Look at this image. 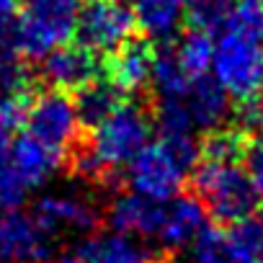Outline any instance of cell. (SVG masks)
<instances>
[{"label": "cell", "instance_id": "1", "mask_svg": "<svg viewBox=\"0 0 263 263\" xmlns=\"http://www.w3.org/2000/svg\"><path fill=\"white\" fill-rule=\"evenodd\" d=\"M194 189L206 214H212L222 224H232L253 214L260 201L248 171L237 160H196Z\"/></svg>", "mask_w": 263, "mask_h": 263}, {"label": "cell", "instance_id": "2", "mask_svg": "<svg viewBox=\"0 0 263 263\" xmlns=\"http://www.w3.org/2000/svg\"><path fill=\"white\" fill-rule=\"evenodd\" d=\"M150 142V119L140 106H116L103 121L93 126V137L85 145L96 165L103 176L114 173L116 168H126V163L135 158Z\"/></svg>", "mask_w": 263, "mask_h": 263}, {"label": "cell", "instance_id": "3", "mask_svg": "<svg viewBox=\"0 0 263 263\" xmlns=\"http://www.w3.org/2000/svg\"><path fill=\"white\" fill-rule=\"evenodd\" d=\"M212 75L230 93V98L248 101L260 90L263 75V39L237 29H222L212 49Z\"/></svg>", "mask_w": 263, "mask_h": 263}, {"label": "cell", "instance_id": "4", "mask_svg": "<svg viewBox=\"0 0 263 263\" xmlns=\"http://www.w3.org/2000/svg\"><path fill=\"white\" fill-rule=\"evenodd\" d=\"M78 0H26L16 18V49L29 60H42L75 34Z\"/></svg>", "mask_w": 263, "mask_h": 263}, {"label": "cell", "instance_id": "5", "mask_svg": "<svg viewBox=\"0 0 263 263\" xmlns=\"http://www.w3.org/2000/svg\"><path fill=\"white\" fill-rule=\"evenodd\" d=\"M191 248V263H260L263 217L248 214L227 227H204Z\"/></svg>", "mask_w": 263, "mask_h": 263}, {"label": "cell", "instance_id": "6", "mask_svg": "<svg viewBox=\"0 0 263 263\" xmlns=\"http://www.w3.org/2000/svg\"><path fill=\"white\" fill-rule=\"evenodd\" d=\"M189 171L191 168L158 140V142H147L126 163V183L132 191L142 196L168 201L176 194H181Z\"/></svg>", "mask_w": 263, "mask_h": 263}, {"label": "cell", "instance_id": "7", "mask_svg": "<svg viewBox=\"0 0 263 263\" xmlns=\"http://www.w3.org/2000/svg\"><path fill=\"white\" fill-rule=\"evenodd\" d=\"M24 124H26L31 137L42 140L44 145H49L60 153L70 150L78 142V135L83 129L72 98L57 88L39 93L26 106Z\"/></svg>", "mask_w": 263, "mask_h": 263}, {"label": "cell", "instance_id": "8", "mask_svg": "<svg viewBox=\"0 0 263 263\" xmlns=\"http://www.w3.org/2000/svg\"><path fill=\"white\" fill-rule=\"evenodd\" d=\"M78 44L93 54H111L135 34V18L121 0H90L78 11Z\"/></svg>", "mask_w": 263, "mask_h": 263}, {"label": "cell", "instance_id": "9", "mask_svg": "<svg viewBox=\"0 0 263 263\" xmlns=\"http://www.w3.org/2000/svg\"><path fill=\"white\" fill-rule=\"evenodd\" d=\"M52 253V232L34 212L0 209V263H44Z\"/></svg>", "mask_w": 263, "mask_h": 263}, {"label": "cell", "instance_id": "10", "mask_svg": "<svg viewBox=\"0 0 263 263\" xmlns=\"http://www.w3.org/2000/svg\"><path fill=\"white\" fill-rule=\"evenodd\" d=\"M163 212H165V201L129 191L116 196L114 204L108 206V224L111 230L135 235L140 240H158L163 227Z\"/></svg>", "mask_w": 263, "mask_h": 263}, {"label": "cell", "instance_id": "11", "mask_svg": "<svg viewBox=\"0 0 263 263\" xmlns=\"http://www.w3.org/2000/svg\"><path fill=\"white\" fill-rule=\"evenodd\" d=\"M98 75V60L83 44H60L42 57V78L49 88L78 90Z\"/></svg>", "mask_w": 263, "mask_h": 263}, {"label": "cell", "instance_id": "12", "mask_svg": "<svg viewBox=\"0 0 263 263\" xmlns=\"http://www.w3.org/2000/svg\"><path fill=\"white\" fill-rule=\"evenodd\" d=\"M36 219L54 235V232H93L98 224V212L90 201L80 196L49 194L42 196L34 206Z\"/></svg>", "mask_w": 263, "mask_h": 263}, {"label": "cell", "instance_id": "13", "mask_svg": "<svg viewBox=\"0 0 263 263\" xmlns=\"http://www.w3.org/2000/svg\"><path fill=\"white\" fill-rule=\"evenodd\" d=\"M183 103H186V111H189L194 126L204 129V132L219 129L224 124V119L230 116V93L209 72L191 78Z\"/></svg>", "mask_w": 263, "mask_h": 263}, {"label": "cell", "instance_id": "14", "mask_svg": "<svg viewBox=\"0 0 263 263\" xmlns=\"http://www.w3.org/2000/svg\"><path fill=\"white\" fill-rule=\"evenodd\" d=\"M204 227H206V209L199 201V196L176 194L173 199L165 201L163 227L158 240L168 248H189Z\"/></svg>", "mask_w": 263, "mask_h": 263}, {"label": "cell", "instance_id": "15", "mask_svg": "<svg viewBox=\"0 0 263 263\" xmlns=\"http://www.w3.org/2000/svg\"><path fill=\"white\" fill-rule=\"evenodd\" d=\"M11 158H13V168H16V173L24 181L26 189H36V186L47 183L62 163L60 150L44 145L42 140H36L31 135H24V137L13 140Z\"/></svg>", "mask_w": 263, "mask_h": 263}, {"label": "cell", "instance_id": "16", "mask_svg": "<svg viewBox=\"0 0 263 263\" xmlns=\"http://www.w3.org/2000/svg\"><path fill=\"white\" fill-rule=\"evenodd\" d=\"M78 255L85 263H150V250L145 242L119 230L85 237Z\"/></svg>", "mask_w": 263, "mask_h": 263}, {"label": "cell", "instance_id": "17", "mask_svg": "<svg viewBox=\"0 0 263 263\" xmlns=\"http://www.w3.org/2000/svg\"><path fill=\"white\" fill-rule=\"evenodd\" d=\"M189 0H132V18L147 39L168 42L176 36Z\"/></svg>", "mask_w": 263, "mask_h": 263}, {"label": "cell", "instance_id": "18", "mask_svg": "<svg viewBox=\"0 0 263 263\" xmlns=\"http://www.w3.org/2000/svg\"><path fill=\"white\" fill-rule=\"evenodd\" d=\"M153 57L155 52L150 49L147 42H124L116 52H111L108 62V78L126 93V90H140L142 85L150 83V70H153Z\"/></svg>", "mask_w": 263, "mask_h": 263}, {"label": "cell", "instance_id": "19", "mask_svg": "<svg viewBox=\"0 0 263 263\" xmlns=\"http://www.w3.org/2000/svg\"><path fill=\"white\" fill-rule=\"evenodd\" d=\"M121 96L124 90L111 80V78H93L85 85L78 88V96L72 98L78 119L83 126H96L98 121H103L116 106H121Z\"/></svg>", "mask_w": 263, "mask_h": 263}, {"label": "cell", "instance_id": "20", "mask_svg": "<svg viewBox=\"0 0 263 263\" xmlns=\"http://www.w3.org/2000/svg\"><path fill=\"white\" fill-rule=\"evenodd\" d=\"M189 72L181 67L178 57L173 49H163L160 54L153 57V70H150V85L158 93L160 101L165 98H183L189 90Z\"/></svg>", "mask_w": 263, "mask_h": 263}, {"label": "cell", "instance_id": "21", "mask_svg": "<svg viewBox=\"0 0 263 263\" xmlns=\"http://www.w3.org/2000/svg\"><path fill=\"white\" fill-rule=\"evenodd\" d=\"M11 129L0 126V209H13L21 206L26 199V186L18 178L16 168H13V158H11Z\"/></svg>", "mask_w": 263, "mask_h": 263}, {"label": "cell", "instance_id": "22", "mask_svg": "<svg viewBox=\"0 0 263 263\" xmlns=\"http://www.w3.org/2000/svg\"><path fill=\"white\" fill-rule=\"evenodd\" d=\"M212 49H214L212 34L199 31V29H191L178 42V47L173 52H176L181 67L189 72V78H199V75L209 72V67H212Z\"/></svg>", "mask_w": 263, "mask_h": 263}, {"label": "cell", "instance_id": "23", "mask_svg": "<svg viewBox=\"0 0 263 263\" xmlns=\"http://www.w3.org/2000/svg\"><path fill=\"white\" fill-rule=\"evenodd\" d=\"M232 6H235V0H189L186 16H189V24L194 29L212 34V31L224 26Z\"/></svg>", "mask_w": 263, "mask_h": 263}, {"label": "cell", "instance_id": "24", "mask_svg": "<svg viewBox=\"0 0 263 263\" xmlns=\"http://www.w3.org/2000/svg\"><path fill=\"white\" fill-rule=\"evenodd\" d=\"M26 90V70L16 60L11 49H0V108L24 98Z\"/></svg>", "mask_w": 263, "mask_h": 263}, {"label": "cell", "instance_id": "25", "mask_svg": "<svg viewBox=\"0 0 263 263\" xmlns=\"http://www.w3.org/2000/svg\"><path fill=\"white\" fill-rule=\"evenodd\" d=\"M242 140L237 132H222L214 129L209 132L206 142L201 145V155L199 158H209V160H237L242 155Z\"/></svg>", "mask_w": 263, "mask_h": 263}, {"label": "cell", "instance_id": "26", "mask_svg": "<svg viewBox=\"0 0 263 263\" xmlns=\"http://www.w3.org/2000/svg\"><path fill=\"white\" fill-rule=\"evenodd\" d=\"M242 153H245V171H248V176L255 186L258 199L263 201V132L253 135L250 145Z\"/></svg>", "mask_w": 263, "mask_h": 263}, {"label": "cell", "instance_id": "27", "mask_svg": "<svg viewBox=\"0 0 263 263\" xmlns=\"http://www.w3.org/2000/svg\"><path fill=\"white\" fill-rule=\"evenodd\" d=\"M237 126H240V132H248V135L263 132V101H255V96L242 101V106L237 111Z\"/></svg>", "mask_w": 263, "mask_h": 263}, {"label": "cell", "instance_id": "28", "mask_svg": "<svg viewBox=\"0 0 263 263\" xmlns=\"http://www.w3.org/2000/svg\"><path fill=\"white\" fill-rule=\"evenodd\" d=\"M16 13L0 11V49H16Z\"/></svg>", "mask_w": 263, "mask_h": 263}, {"label": "cell", "instance_id": "29", "mask_svg": "<svg viewBox=\"0 0 263 263\" xmlns=\"http://www.w3.org/2000/svg\"><path fill=\"white\" fill-rule=\"evenodd\" d=\"M16 8H18V0H0V11L16 13Z\"/></svg>", "mask_w": 263, "mask_h": 263}, {"label": "cell", "instance_id": "30", "mask_svg": "<svg viewBox=\"0 0 263 263\" xmlns=\"http://www.w3.org/2000/svg\"><path fill=\"white\" fill-rule=\"evenodd\" d=\"M57 263H85L80 255H65V258H60Z\"/></svg>", "mask_w": 263, "mask_h": 263}, {"label": "cell", "instance_id": "31", "mask_svg": "<svg viewBox=\"0 0 263 263\" xmlns=\"http://www.w3.org/2000/svg\"><path fill=\"white\" fill-rule=\"evenodd\" d=\"M150 263H178L176 258H158V260H150Z\"/></svg>", "mask_w": 263, "mask_h": 263}, {"label": "cell", "instance_id": "32", "mask_svg": "<svg viewBox=\"0 0 263 263\" xmlns=\"http://www.w3.org/2000/svg\"><path fill=\"white\" fill-rule=\"evenodd\" d=\"M255 3H260V6H263V0H255Z\"/></svg>", "mask_w": 263, "mask_h": 263}, {"label": "cell", "instance_id": "33", "mask_svg": "<svg viewBox=\"0 0 263 263\" xmlns=\"http://www.w3.org/2000/svg\"><path fill=\"white\" fill-rule=\"evenodd\" d=\"M260 263H263V255H260Z\"/></svg>", "mask_w": 263, "mask_h": 263}]
</instances>
